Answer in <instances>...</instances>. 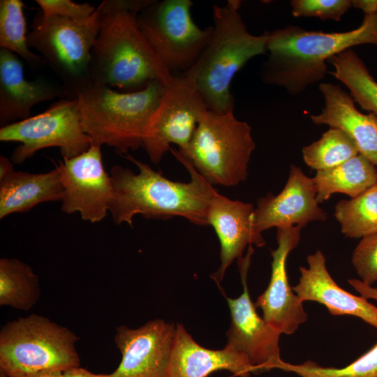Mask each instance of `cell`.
I'll return each instance as SVG.
<instances>
[{
    "label": "cell",
    "instance_id": "cell-15",
    "mask_svg": "<svg viewBox=\"0 0 377 377\" xmlns=\"http://www.w3.org/2000/svg\"><path fill=\"white\" fill-rule=\"evenodd\" d=\"M277 247L271 251L272 272L268 286L254 302L263 318L281 334H292L308 315L290 287L286 271L288 254L301 239L300 226L276 228Z\"/></svg>",
    "mask_w": 377,
    "mask_h": 377
},
{
    "label": "cell",
    "instance_id": "cell-2",
    "mask_svg": "<svg viewBox=\"0 0 377 377\" xmlns=\"http://www.w3.org/2000/svg\"><path fill=\"white\" fill-rule=\"evenodd\" d=\"M151 0H104L99 32L91 52V80L126 92L150 82L166 84L167 70L141 31L138 15Z\"/></svg>",
    "mask_w": 377,
    "mask_h": 377
},
{
    "label": "cell",
    "instance_id": "cell-1",
    "mask_svg": "<svg viewBox=\"0 0 377 377\" xmlns=\"http://www.w3.org/2000/svg\"><path fill=\"white\" fill-rule=\"evenodd\" d=\"M191 176L188 182H175L163 176L148 164L126 154L124 156L139 170L114 165L110 170L112 198L109 211L113 221L133 227V217L168 219L180 216L198 226H208V210L218 191L178 150L170 149Z\"/></svg>",
    "mask_w": 377,
    "mask_h": 377
},
{
    "label": "cell",
    "instance_id": "cell-36",
    "mask_svg": "<svg viewBox=\"0 0 377 377\" xmlns=\"http://www.w3.org/2000/svg\"><path fill=\"white\" fill-rule=\"evenodd\" d=\"M62 372L63 371L60 370L50 369L31 373L17 374L9 377H61Z\"/></svg>",
    "mask_w": 377,
    "mask_h": 377
},
{
    "label": "cell",
    "instance_id": "cell-19",
    "mask_svg": "<svg viewBox=\"0 0 377 377\" xmlns=\"http://www.w3.org/2000/svg\"><path fill=\"white\" fill-rule=\"evenodd\" d=\"M69 96L71 97L66 90L47 81L27 80L23 64L17 55L0 49L1 127L31 117V108L37 103Z\"/></svg>",
    "mask_w": 377,
    "mask_h": 377
},
{
    "label": "cell",
    "instance_id": "cell-16",
    "mask_svg": "<svg viewBox=\"0 0 377 377\" xmlns=\"http://www.w3.org/2000/svg\"><path fill=\"white\" fill-rule=\"evenodd\" d=\"M313 178L297 166H290L282 191L276 195L268 193L260 198L253 212L255 232L262 235L272 228L304 227L313 221H325L326 212L319 206Z\"/></svg>",
    "mask_w": 377,
    "mask_h": 377
},
{
    "label": "cell",
    "instance_id": "cell-37",
    "mask_svg": "<svg viewBox=\"0 0 377 377\" xmlns=\"http://www.w3.org/2000/svg\"><path fill=\"white\" fill-rule=\"evenodd\" d=\"M13 170V165L6 157L0 156V178Z\"/></svg>",
    "mask_w": 377,
    "mask_h": 377
},
{
    "label": "cell",
    "instance_id": "cell-20",
    "mask_svg": "<svg viewBox=\"0 0 377 377\" xmlns=\"http://www.w3.org/2000/svg\"><path fill=\"white\" fill-rule=\"evenodd\" d=\"M220 370L239 377L255 374L254 368L241 353L226 345L221 350L204 348L183 325L177 323L168 377H208Z\"/></svg>",
    "mask_w": 377,
    "mask_h": 377
},
{
    "label": "cell",
    "instance_id": "cell-7",
    "mask_svg": "<svg viewBox=\"0 0 377 377\" xmlns=\"http://www.w3.org/2000/svg\"><path fill=\"white\" fill-rule=\"evenodd\" d=\"M78 339L68 328L38 314L9 321L0 331V372L9 377L80 367Z\"/></svg>",
    "mask_w": 377,
    "mask_h": 377
},
{
    "label": "cell",
    "instance_id": "cell-14",
    "mask_svg": "<svg viewBox=\"0 0 377 377\" xmlns=\"http://www.w3.org/2000/svg\"><path fill=\"white\" fill-rule=\"evenodd\" d=\"M176 325L156 318L138 328H116L114 341L121 354L110 377H168Z\"/></svg>",
    "mask_w": 377,
    "mask_h": 377
},
{
    "label": "cell",
    "instance_id": "cell-10",
    "mask_svg": "<svg viewBox=\"0 0 377 377\" xmlns=\"http://www.w3.org/2000/svg\"><path fill=\"white\" fill-rule=\"evenodd\" d=\"M0 140L20 143L11 155L15 164L45 148L57 147L63 158H71L91 145L82 128L75 97L62 98L42 113L1 127Z\"/></svg>",
    "mask_w": 377,
    "mask_h": 377
},
{
    "label": "cell",
    "instance_id": "cell-26",
    "mask_svg": "<svg viewBox=\"0 0 377 377\" xmlns=\"http://www.w3.org/2000/svg\"><path fill=\"white\" fill-rule=\"evenodd\" d=\"M334 217L343 235L362 238L377 232V184L350 200L339 201Z\"/></svg>",
    "mask_w": 377,
    "mask_h": 377
},
{
    "label": "cell",
    "instance_id": "cell-17",
    "mask_svg": "<svg viewBox=\"0 0 377 377\" xmlns=\"http://www.w3.org/2000/svg\"><path fill=\"white\" fill-rule=\"evenodd\" d=\"M254 209L252 203L232 200L219 192L212 200L207 221L220 242L221 264L210 277L219 287L229 266L235 260L242 258L247 246L261 247L265 244L263 235L253 229Z\"/></svg>",
    "mask_w": 377,
    "mask_h": 377
},
{
    "label": "cell",
    "instance_id": "cell-32",
    "mask_svg": "<svg viewBox=\"0 0 377 377\" xmlns=\"http://www.w3.org/2000/svg\"><path fill=\"white\" fill-rule=\"evenodd\" d=\"M43 17L57 16L75 20L89 18L96 8L89 3H75L71 0H36Z\"/></svg>",
    "mask_w": 377,
    "mask_h": 377
},
{
    "label": "cell",
    "instance_id": "cell-6",
    "mask_svg": "<svg viewBox=\"0 0 377 377\" xmlns=\"http://www.w3.org/2000/svg\"><path fill=\"white\" fill-rule=\"evenodd\" d=\"M255 149L251 127L237 119L234 111L207 110L187 147L178 151L209 184L230 187L246 179Z\"/></svg>",
    "mask_w": 377,
    "mask_h": 377
},
{
    "label": "cell",
    "instance_id": "cell-33",
    "mask_svg": "<svg viewBox=\"0 0 377 377\" xmlns=\"http://www.w3.org/2000/svg\"><path fill=\"white\" fill-rule=\"evenodd\" d=\"M348 282L361 296L367 300L372 299L377 301L376 288L365 284L357 279H350Z\"/></svg>",
    "mask_w": 377,
    "mask_h": 377
},
{
    "label": "cell",
    "instance_id": "cell-13",
    "mask_svg": "<svg viewBox=\"0 0 377 377\" xmlns=\"http://www.w3.org/2000/svg\"><path fill=\"white\" fill-rule=\"evenodd\" d=\"M101 147L91 145L86 151L59 161L58 168L64 188L61 210L79 212L92 223L103 220L109 211L112 184L105 170Z\"/></svg>",
    "mask_w": 377,
    "mask_h": 377
},
{
    "label": "cell",
    "instance_id": "cell-24",
    "mask_svg": "<svg viewBox=\"0 0 377 377\" xmlns=\"http://www.w3.org/2000/svg\"><path fill=\"white\" fill-rule=\"evenodd\" d=\"M333 70L329 73L343 83L362 109L377 117V82L363 60L351 48L327 61Z\"/></svg>",
    "mask_w": 377,
    "mask_h": 377
},
{
    "label": "cell",
    "instance_id": "cell-25",
    "mask_svg": "<svg viewBox=\"0 0 377 377\" xmlns=\"http://www.w3.org/2000/svg\"><path fill=\"white\" fill-rule=\"evenodd\" d=\"M40 295L39 278L27 263L16 259L0 260V305L29 311Z\"/></svg>",
    "mask_w": 377,
    "mask_h": 377
},
{
    "label": "cell",
    "instance_id": "cell-29",
    "mask_svg": "<svg viewBox=\"0 0 377 377\" xmlns=\"http://www.w3.org/2000/svg\"><path fill=\"white\" fill-rule=\"evenodd\" d=\"M279 369L300 377H377V343L345 367H323L309 360L300 364L283 361Z\"/></svg>",
    "mask_w": 377,
    "mask_h": 377
},
{
    "label": "cell",
    "instance_id": "cell-22",
    "mask_svg": "<svg viewBox=\"0 0 377 377\" xmlns=\"http://www.w3.org/2000/svg\"><path fill=\"white\" fill-rule=\"evenodd\" d=\"M64 188L57 167L40 174L13 170L0 178V219L27 212L40 203L62 200Z\"/></svg>",
    "mask_w": 377,
    "mask_h": 377
},
{
    "label": "cell",
    "instance_id": "cell-11",
    "mask_svg": "<svg viewBox=\"0 0 377 377\" xmlns=\"http://www.w3.org/2000/svg\"><path fill=\"white\" fill-rule=\"evenodd\" d=\"M207 110L190 71L172 75L163 84L143 142L142 147L151 161L159 163L172 144L177 145L179 151L185 149L201 116Z\"/></svg>",
    "mask_w": 377,
    "mask_h": 377
},
{
    "label": "cell",
    "instance_id": "cell-31",
    "mask_svg": "<svg viewBox=\"0 0 377 377\" xmlns=\"http://www.w3.org/2000/svg\"><path fill=\"white\" fill-rule=\"evenodd\" d=\"M351 262L361 281L369 286L377 281V232L361 238Z\"/></svg>",
    "mask_w": 377,
    "mask_h": 377
},
{
    "label": "cell",
    "instance_id": "cell-23",
    "mask_svg": "<svg viewBox=\"0 0 377 377\" xmlns=\"http://www.w3.org/2000/svg\"><path fill=\"white\" fill-rule=\"evenodd\" d=\"M318 202L328 200L334 193L357 197L377 184V169L362 154L331 169L316 171L313 177Z\"/></svg>",
    "mask_w": 377,
    "mask_h": 377
},
{
    "label": "cell",
    "instance_id": "cell-34",
    "mask_svg": "<svg viewBox=\"0 0 377 377\" xmlns=\"http://www.w3.org/2000/svg\"><path fill=\"white\" fill-rule=\"evenodd\" d=\"M352 7L361 10L364 15L377 13V0H352Z\"/></svg>",
    "mask_w": 377,
    "mask_h": 377
},
{
    "label": "cell",
    "instance_id": "cell-28",
    "mask_svg": "<svg viewBox=\"0 0 377 377\" xmlns=\"http://www.w3.org/2000/svg\"><path fill=\"white\" fill-rule=\"evenodd\" d=\"M23 6L20 0L0 1V47L19 55L30 66L45 64L39 54L29 50Z\"/></svg>",
    "mask_w": 377,
    "mask_h": 377
},
{
    "label": "cell",
    "instance_id": "cell-9",
    "mask_svg": "<svg viewBox=\"0 0 377 377\" xmlns=\"http://www.w3.org/2000/svg\"><path fill=\"white\" fill-rule=\"evenodd\" d=\"M191 0H151L138 15L143 35L172 75L193 68L207 46L213 31L193 21Z\"/></svg>",
    "mask_w": 377,
    "mask_h": 377
},
{
    "label": "cell",
    "instance_id": "cell-27",
    "mask_svg": "<svg viewBox=\"0 0 377 377\" xmlns=\"http://www.w3.org/2000/svg\"><path fill=\"white\" fill-rule=\"evenodd\" d=\"M304 163L311 168L325 170L359 154L353 140L343 131L330 128L316 141L302 148Z\"/></svg>",
    "mask_w": 377,
    "mask_h": 377
},
{
    "label": "cell",
    "instance_id": "cell-3",
    "mask_svg": "<svg viewBox=\"0 0 377 377\" xmlns=\"http://www.w3.org/2000/svg\"><path fill=\"white\" fill-rule=\"evenodd\" d=\"M364 44L377 46V13L364 15L358 27L343 32L287 25L268 31L267 58L262 64L260 77L267 84L298 95L329 73V59Z\"/></svg>",
    "mask_w": 377,
    "mask_h": 377
},
{
    "label": "cell",
    "instance_id": "cell-5",
    "mask_svg": "<svg viewBox=\"0 0 377 377\" xmlns=\"http://www.w3.org/2000/svg\"><path fill=\"white\" fill-rule=\"evenodd\" d=\"M163 91L159 80L144 89L119 92L95 81L77 89L80 121L91 145H105L126 154L142 147L150 117Z\"/></svg>",
    "mask_w": 377,
    "mask_h": 377
},
{
    "label": "cell",
    "instance_id": "cell-21",
    "mask_svg": "<svg viewBox=\"0 0 377 377\" xmlns=\"http://www.w3.org/2000/svg\"><path fill=\"white\" fill-rule=\"evenodd\" d=\"M319 90L325 105L320 113L311 115L312 122L343 131L353 140L359 154L377 165V117L360 112L350 94L338 84L321 82Z\"/></svg>",
    "mask_w": 377,
    "mask_h": 377
},
{
    "label": "cell",
    "instance_id": "cell-35",
    "mask_svg": "<svg viewBox=\"0 0 377 377\" xmlns=\"http://www.w3.org/2000/svg\"><path fill=\"white\" fill-rule=\"evenodd\" d=\"M61 377H110V374H97L80 367H77L63 371Z\"/></svg>",
    "mask_w": 377,
    "mask_h": 377
},
{
    "label": "cell",
    "instance_id": "cell-12",
    "mask_svg": "<svg viewBox=\"0 0 377 377\" xmlns=\"http://www.w3.org/2000/svg\"><path fill=\"white\" fill-rule=\"evenodd\" d=\"M252 249L238 260L243 292L237 298L225 296L230 312V326L226 333L227 343L243 354L255 369V374L279 369L283 360L280 355L281 334L256 311L246 283Z\"/></svg>",
    "mask_w": 377,
    "mask_h": 377
},
{
    "label": "cell",
    "instance_id": "cell-8",
    "mask_svg": "<svg viewBox=\"0 0 377 377\" xmlns=\"http://www.w3.org/2000/svg\"><path fill=\"white\" fill-rule=\"evenodd\" d=\"M100 25L98 6L94 13L84 20L41 15L27 35L29 47L35 49L59 76L71 97L77 89L91 81V52Z\"/></svg>",
    "mask_w": 377,
    "mask_h": 377
},
{
    "label": "cell",
    "instance_id": "cell-30",
    "mask_svg": "<svg viewBox=\"0 0 377 377\" xmlns=\"http://www.w3.org/2000/svg\"><path fill=\"white\" fill-rule=\"evenodd\" d=\"M291 13L295 17H318L340 21L352 7V0H293Z\"/></svg>",
    "mask_w": 377,
    "mask_h": 377
},
{
    "label": "cell",
    "instance_id": "cell-18",
    "mask_svg": "<svg viewBox=\"0 0 377 377\" xmlns=\"http://www.w3.org/2000/svg\"><path fill=\"white\" fill-rule=\"evenodd\" d=\"M306 261L308 267H300L299 282L292 287L302 302H318L334 316H353L377 328V307L367 298L337 285L327 269L326 258L320 250L309 255Z\"/></svg>",
    "mask_w": 377,
    "mask_h": 377
},
{
    "label": "cell",
    "instance_id": "cell-4",
    "mask_svg": "<svg viewBox=\"0 0 377 377\" xmlns=\"http://www.w3.org/2000/svg\"><path fill=\"white\" fill-rule=\"evenodd\" d=\"M242 1L212 6L211 38L190 71L207 109L217 114L234 111L231 82L252 58L267 53L268 31L249 32L240 14Z\"/></svg>",
    "mask_w": 377,
    "mask_h": 377
}]
</instances>
